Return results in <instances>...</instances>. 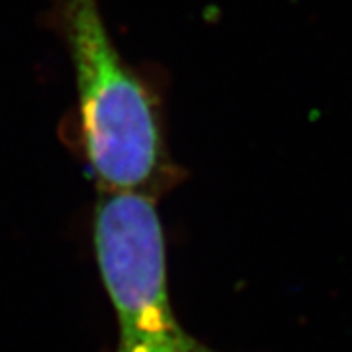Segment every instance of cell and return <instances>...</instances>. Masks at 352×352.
<instances>
[{"mask_svg":"<svg viewBox=\"0 0 352 352\" xmlns=\"http://www.w3.org/2000/svg\"><path fill=\"white\" fill-rule=\"evenodd\" d=\"M63 32L75 69L76 153L98 192L159 200L186 178L164 139L159 96L113 45L98 0H67Z\"/></svg>","mask_w":352,"mask_h":352,"instance_id":"cell-1","label":"cell"},{"mask_svg":"<svg viewBox=\"0 0 352 352\" xmlns=\"http://www.w3.org/2000/svg\"><path fill=\"white\" fill-rule=\"evenodd\" d=\"M149 196L98 192L92 243L118 319L113 352H219L178 321L166 278V243Z\"/></svg>","mask_w":352,"mask_h":352,"instance_id":"cell-2","label":"cell"}]
</instances>
